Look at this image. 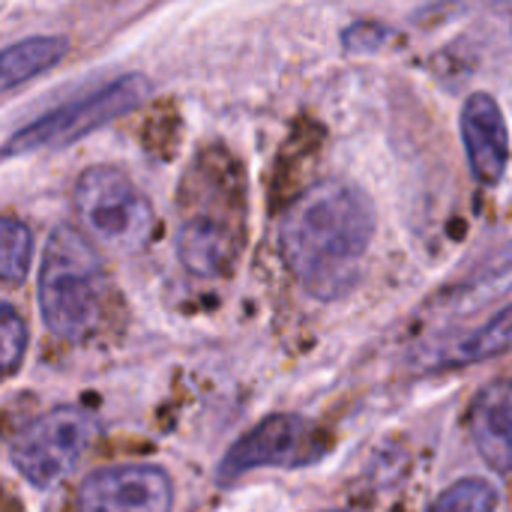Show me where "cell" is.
<instances>
[{"instance_id": "1", "label": "cell", "mask_w": 512, "mask_h": 512, "mask_svg": "<svg viewBox=\"0 0 512 512\" xmlns=\"http://www.w3.org/2000/svg\"><path fill=\"white\" fill-rule=\"evenodd\" d=\"M375 237V204L348 180H321L297 195L279 222L285 267L315 300H339L360 282Z\"/></svg>"}, {"instance_id": "2", "label": "cell", "mask_w": 512, "mask_h": 512, "mask_svg": "<svg viewBox=\"0 0 512 512\" xmlns=\"http://www.w3.org/2000/svg\"><path fill=\"white\" fill-rule=\"evenodd\" d=\"M177 258L201 279L228 276L243 249L246 183L240 162L225 147H207L195 156L180 183Z\"/></svg>"}, {"instance_id": "3", "label": "cell", "mask_w": 512, "mask_h": 512, "mask_svg": "<svg viewBox=\"0 0 512 512\" xmlns=\"http://www.w3.org/2000/svg\"><path fill=\"white\" fill-rule=\"evenodd\" d=\"M108 273L90 240L57 225L48 234L39 264V312L45 327L63 342H84L96 333L105 309Z\"/></svg>"}, {"instance_id": "4", "label": "cell", "mask_w": 512, "mask_h": 512, "mask_svg": "<svg viewBox=\"0 0 512 512\" xmlns=\"http://www.w3.org/2000/svg\"><path fill=\"white\" fill-rule=\"evenodd\" d=\"M72 204L87 234L108 249L138 252L153 237V201L117 165L84 168L72 186Z\"/></svg>"}, {"instance_id": "5", "label": "cell", "mask_w": 512, "mask_h": 512, "mask_svg": "<svg viewBox=\"0 0 512 512\" xmlns=\"http://www.w3.org/2000/svg\"><path fill=\"white\" fill-rule=\"evenodd\" d=\"M150 96V81L138 72L114 78L78 99H69L45 114H39L36 120H30L27 126H21L18 132L9 135L3 156H30V153H42V150H60L102 126H108L111 120L135 111L144 99Z\"/></svg>"}, {"instance_id": "6", "label": "cell", "mask_w": 512, "mask_h": 512, "mask_svg": "<svg viewBox=\"0 0 512 512\" xmlns=\"http://www.w3.org/2000/svg\"><path fill=\"white\" fill-rule=\"evenodd\" d=\"M99 426L90 411L60 405L30 420L12 441L9 459L15 471L36 489L60 483L90 450Z\"/></svg>"}, {"instance_id": "7", "label": "cell", "mask_w": 512, "mask_h": 512, "mask_svg": "<svg viewBox=\"0 0 512 512\" xmlns=\"http://www.w3.org/2000/svg\"><path fill=\"white\" fill-rule=\"evenodd\" d=\"M324 456L327 444L306 417L270 414L228 447L216 468V480L231 486L261 468H309Z\"/></svg>"}, {"instance_id": "8", "label": "cell", "mask_w": 512, "mask_h": 512, "mask_svg": "<svg viewBox=\"0 0 512 512\" xmlns=\"http://www.w3.org/2000/svg\"><path fill=\"white\" fill-rule=\"evenodd\" d=\"M78 512H171L174 486L156 465H111L78 486Z\"/></svg>"}, {"instance_id": "9", "label": "cell", "mask_w": 512, "mask_h": 512, "mask_svg": "<svg viewBox=\"0 0 512 512\" xmlns=\"http://www.w3.org/2000/svg\"><path fill=\"white\" fill-rule=\"evenodd\" d=\"M462 141L480 183L498 186L510 165V132L492 93H471L462 105Z\"/></svg>"}, {"instance_id": "10", "label": "cell", "mask_w": 512, "mask_h": 512, "mask_svg": "<svg viewBox=\"0 0 512 512\" xmlns=\"http://www.w3.org/2000/svg\"><path fill=\"white\" fill-rule=\"evenodd\" d=\"M468 429L480 459L495 474H512V381H495L477 393Z\"/></svg>"}, {"instance_id": "11", "label": "cell", "mask_w": 512, "mask_h": 512, "mask_svg": "<svg viewBox=\"0 0 512 512\" xmlns=\"http://www.w3.org/2000/svg\"><path fill=\"white\" fill-rule=\"evenodd\" d=\"M66 51H69V42L63 36H27L3 48V57H0L3 93H12L15 87L54 69L66 57Z\"/></svg>"}, {"instance_id": "12", "label": "cell", "mask_w": 512, "mask_h": 512, "mask_svg": "<svg viewBox=\"0 0 512 512\" xmlns=\"http://www.w3.org/2000/svg\"><path fill=\"white\" fill-rule=\"evenodd\" d=\"M512 351V303L504 306L501 312H495L486 324H480L477 330L465 333L462 339H456L438 360V369H462V366H474V363H486L495 360L501 354Z\"/></svg>"}, {"instance_id": "13", "label": "cell", "mask_w": 512, "mask_h": 512, "mask_svg": "<svg viewBox=\"0 0 512 512\" xmlns=\"http://www.w3.org/2000/svg\"><path fill=\"white\" fill-rule=\"evenodd\" d=\"M30 258H33L30 228L15 216H3V225H0V276H3V282H9V285L21 282L30 270Z\"/></svg>"}, {"instance_id": "14", "label": "cell", "mask_w": 512, "mask_h": 512, "mask_svg": "<svg viewBox=\"0 0 512 512\" xmlns=\"http://www.w3.org/2000/svg\"><path fill=\"white\" fill-rule=\"evenodd\" d=\"M498 510V489L480 477H465L447 486L426 512H495Z\"/></svg>"}, {"instance_id": "15", "label": "cell", "mask_w": 512, "mask_h": 512, "mask_svg": "<svg viewBox=\"0 0 512 512\" xmlns=\"http://www.w3.org/2000/svg\"><path fill=\"white\" fill-rule=\"evenodd\" d=\"M27 354V324L15 306L3 303L0 309V363L6 375H15Z\"/></svg>"}, {"instance_id": "16", "label": "cell", "mask_w": 512, "mask_h": 512, "mask_svg": "<svg viewBox=\"0 0 512 512\" xmlns=\"http://www.w3.org/2000/svg\"><path fill=\"white\" fill-rule=\"evenodd\" d=\"M384 39H387V30H384L381 24H372V21L354 24V27L345 33V42H348L351 51H375V48L384 45Z\"/></svg>"}, {"instance_id": "17", "label": "cell", "mask_w": 512, "mask_h": 512, "mask_svg": "<svg viewBox=\"0 0 512 512\" xmlns=\"http://www.w3.org/2000/svg\"><path fill=\"white\" fill-rule=\"evenodd\" d=\"M339 512H351V510H339Z\"/></svg>"}]
</instances>
